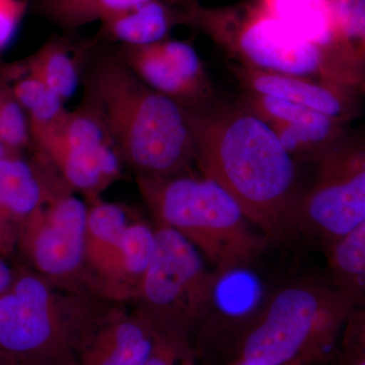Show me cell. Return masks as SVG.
<instances>
[{"label":"cell","instance_id":"obj_1","mask_svg":"<svg viewBox=\"0 0 365 365\" xmlns=\"http://www.w3.org/2000/svg\"><path fill=\"white\" fill-rule=\"evenodd\" d=\"M203 176L272 239L292 228L297 169L275 129L249 107L185 108Z\"/></svg>","mask_w":365,"mask_h":365},{"label":"cell","instance_id":"obj_2","mask_svg":"<svg viewBox=\"0 0 365 365\" xmlns=\"http://www.w3.org/2000/svg\"><path fill=\"white\" fill-rule=\"evenodd\" d=\"M86 101L100 113L120 155L137 174H184L196 160L185 107L146 86L119 56L93 64Z\"/></svg>","mask_w":365,"mask_h":365},{"label":"cell","instance_id":"obj_3","mask_svg":"<svg viewBox=\"0 0 365 365\" xmlns=\"http://www.w3.org/2000/svg\"><path fill=\"white\" fill-rule=\"evenodd\" d=\"M88 287L18 269L0 295V353L16 365H76L96 331L118 311Z\"/></svg>","mask_w":365,"mask_h":365},{"label":"cell","instance_id":"obj_4","mask_svg":"<svg viewBox=\"0 0 365 365\" xmlns=\"http://www.w3.org/2000/svg\"><path fill=\"white\" fill-rule=\"evenodd\" d=\"M137 186L157 225L173 228L212 264L220 276L245 268L265 239L251 228L232 196L203 176L137 174Z\"/></svg>","mask_w":365,"mask_h":365},{"label":"cell","instance_id":"obj_5","mask_svg":"<svg viewBox=\"0 0 365 365\" xmlns=\"http://www.w3.org/2000/svg\"><path fill=\"white\" fill-rule=\"evenodd\" d=\"M332 282L304 280L271 295L245 331L241 365H307L324 359L354 309Z\"/></svg>","mask_w":365,"mask_h":365},{"label":"cell","instance_id":"obj_6","mask_svg":"<svg viewBox=\"0 0 365 365\" xmlns=\"http://www.w3.org/2000/svg\"><path fill=\"white\" fill-rule=\"evenodd\" d=\"M155 247L135 300L137 313L148 319L160 337L190 351V338L212 307L220 282L217 272L182 235L155 225Z\"/></svg>","mask_w":365,"mask_h":365},{"label":"cell","instance_id":"obj_7","mask_svg":"<svg viewBox=\"0 0 365 365\" xmlns=\"http://www.w3.org/2000/svg\"><path fill=\"white\" fill-rule=\"evenodd\" d=\"M185 25L196 26L228 48L244 66L299 78H321L344 86L323 49L290 30L255 2L237 9H212L191 0Z\"/></svg>","mask_w":365,"mask_h":365},{"label":"cell","instance_id":"obj_8","mask_svg":"<svg viewBox=\"0 0 365 365\" xmlns=\"http://www.w3.org/2000/svg\"><path fill=\"white\" fill-rule=\"evenodd\" d=\"M317 158L316 182L297 199L292 227L330 248L365 220V144L344 135Z\"/></svg>","mask_w":365,"mask_h":365},{"label":"cell","instance_id":"obj_9","mask_svg":"<svg viewBox=\"0 0 365 365\" xmlns=\"http://www.w3.org/2000/svg\"><path fill=\"white\" fill-rule=\"evenodd\" d=\"M88 211V204L64 182L53 190L19 232L16 246L33 271L60 284L90 288L86 269Z\"/></svg>","mask_w":365,"mask_h":365},{"label":"cell","instance_id":"obj_10","mask_svg":"<svg viewBox=\"0 0 365 365\" xmlns=\"http://www.w3.org/2000/svg\"><path fill=\"white\" fill-rule=\"evenodd\" d=\"M118 56L146 86L182 107L193 109L211 103L212 90L200 57L184 41L168 39L141 47L121 46Z\"/></svg>","mask_w":365,"mask_h":365},{"label":"cell","instance_id":"obj_11","mask_svg":"<svg viewBox=\"0 0 365 365\" xmlns=\"http://www.w3.org/2000/svg\"><path fill=\"white\" fill-rule=\"evenodd\" d=\"M42 158V157H41ZM46 165L29 163L20 155L0 160V254L14 251L21 225L43 205L53 190L63 184L54 180Z\"/></svg>","mask_w":365,"mask_h":365},{"label":"cell","instance_id":"obj_12","mask_svg":"<svg viewBox=\"0 0 365 365\" xmlns=\"http://www.w3.org/2000/svg\"><path fill=\"white\" fill-rule=\"evenodd\" d=\"M249 107L275 129L292 155L318 158L344 134L342 122L289 101L252 93Z\"/></svg>","mask_w":365,"mask_h":365},{"label":"cell","instance_id":"obj_13","mask_svg":"<svg viewBox=\"0 0 365 365\" xmlns=\"http://www.w3.org/2000/svg\"><path fill=\"white\" fill-rule=\"evenodd\" d=\"M237 72L252 93L289 101L342 123L349 121L359 111V102L353 95L354 90L347 86L259 71L248 66L242 67Z\"/></svg>","mask_w":365,"mask_h":365},{"label":"cell","instance_id":"obj_14","mask_svg":"<svg viewBox=\"0 0 365 365\" xmlns=\"http://www.w3.org/2000/svg\"><path fill=\"white\" fill-rule=\"evenodd\" d=\"M155 247V227L131 222L107 260L88 277L91 289L109 302L135 300Z\"/></svg>","mask_w":365,"mask_h":365},{"label":"cell","instance_id":"obj_15","mask_svg":"<svg viewBox=\"0 0 365 365\" xmlns=\"http://www.w3.org/2000/svg\"><path fill=\"white\" fill-rule=\"evenodd\" d=\"M158 335L140 314L118 311L96 331L76 365H145Z\"/></svg>","mask_w":365,"mask_h":365},{"label":"cell","instance_id":"obj_16","mask_svg":"<svg viewBox=\"0 0 365 365\" xmlns=\"http://www.w3.org/2000/svg\"><path fill=\"white\" fill-rule=\"evenodd\" d=\"M69 189L97 199L121 174V155L115 144L96 148L50 145L40 150Z\"/></svg>","mask_w":365,"mask_h":365},{"label":"cell","instance_id":"obj_17","mask_svg":"<svg viewBox=\"0 0 365 365\" xmlns=\"http://www.w3.org/2000/svg\"><path fill=\"white\" fill-rule=\"evenodd\" d=\"M182 6L163 0L146 2L101 21L98 36L128 47L162 42L170 39L175 26L184 24Z\"/></svg>","mask_w":365,"mask_h":365},{"label":"cell","instance_id":"obj_18","mask_svg":"<svg viewBox=\"0 0 365 365\" xmlns=\"http://www.w3.org/2000/svg\"><path fill=\"white\" fill-rule=\"evenodd\" d=\"M276 20L323 49L337 68V24L331 0H254Z\"/></svg>","mask_w":365,"mask_h":365},{"label":"cell","instance_id":"obj_19","mask_svg":"<svg viewBox=\"0 0 365 365\" xmlns=\"http://www.w3.org/2000/svg\"><path fill=\"white\" fill-rule=\"evenodd\" d=\"M150 1L155 0H36L34 9L41 18L64 32H76ZM163 1L185 6L190 0Z\"/></svg>","mask_w":365,"mask_h":365},{"label":"cell","instance_id":"obj_20","mask_svg":"<svg viewBox=\"0 0 365 365\" xmlns=\"http://www.w3.org/2000/svg\"><path fill=\"white\" fill-rule=\"evenodd\" d=\"M338 31L336 61L346 78L365 91V0H331Z\"/></svg>","mask_w":365,"mask_h":365},{"label":"cell","instance_id":"obj_21","mask_svg":"<svg viewBox=\"0 0 365 365\" xmlns=\"http://www.w3.org/2000/svg\"><path fill=\"white\" fill-rule=\"evenodd\" d=\"M88 204L86 232V277L97 271L121 240L132 220L120 204L93 199Z\"/></svg>","mask_w":365,"mask_h":365},{"label":"cell","instance_id":"obj_22","mask_svg":"<svg viewBox=\"0 0 365 365\" xmlns=\"http://www.w3.org/2000/svg\"><path fill=\"white\" fill-rule=\"evenodd\" d=\"M11 88V95L28 113L31 136L35 143L56 130L68 111L64 100L36 74L26 71Z\"/></svg>","mask_w":365,"mask_h":365},{"label":"cell","instance_id":"obj_23","mask_svg":"<svg viewBox=\"0 0 365 365\" xmlns=\"http://www.w3.org/2000/svg\"><path fill=\"white\" fill-rule=\"evenodd\" d=\"M331 282L352 300L365 299V220L329 248Z\"/></svg>","mask_w":365,"mask_h":365},{"label":"cell","instance_id":"obj_24","mask_svg":"<svg viewBox=\"0 0 365 365\" xmlns=\"http://www.w3.org/2000/svg\"><path fill=\"white\" fill-rule=\"evenodd\" d=\"M26 69L39 76L64 101L76 93L81 81L78 59L68 44L56 38L40 48L26 64Z\"/></svg>","mask_w":365,"mask_h":365},{"label":"cell","instance_id":"obj_25","mask_svg":"<svg viewBox=\"0 0 365 365\" xmlns=\"http://www.w3.org/2000/svg\"><path fill=\"white\" fill-rule=\"evenodd\" d=\"M30 121L26 111L11 93L0 109V140L16 155L26 148L31 138Z\"/></svg>","mask_w":365,"mask_h":365},{"label":"cell","instance_id":"obj_26","mask_svg":"<svg viewBox=\"0 0 365 365\" xmlns=\"http://www.w3.org/2000/svg\"><path fill=\"white\" fill-rule=\"evenodd\" d=\"M343 357H365V299L354 307L342 333Z\"/></svg>","mask_w":365,"mask_h":365},{"label":"cell","instance_id":"obj_27","mask_svg":"<svg viewBox=\"0 0 365 365\" xmlns=\"http://www.w3.org/2000/svg\"><path fill=\"white\" fill-rule=\"evenodd\" d=\"M26 7V0H0V50L13 39Z\"/></svg>","mask_w":365,"mask_h":365},{"label":"cell","instance_id":"obj_28","mask_svg":"<svg viewBox=\"0 0 365 365\" xmlns=\"http://www.w3.org/2000/svg\"><path fill=\"white\" fill-rule=\"evenodd\" d=\"M188 355L175 343L158 336L157 345L145 365H178L180 359H186Z\"/></svg>","mask_w":365,"mask_h":365},{"label":"cell","instance_id":"obj_29","mask_svg":"<svg viewBox=\"0 0 365 365\" xmlns=\"http://www.w3.org/2000/svg\"><path fill=\"white\" fill-rule=\"evenodd\" d=\"M16 269L11 267L6 256L0 254V295L11 287L16 276Z\"/></svg>","mask_w":365,"mask_h":365},{"label":"cell","instance_id":"obj_30","mask_svg":"<svg viewBox=\"0 0 365 365\" xmlns=\"http://www.w3.org/2000/svg\"><path fill=\"white\" fill-rule=\"evenodd\" d=\"M13 155H16V153H13L9 148L0 140V160H4V158L13 157Z\"/></svg>","mask_w":365,"mask_h":365},{"label":"cell","instance_id":"obj_31","mask_svg":"<svg viewBox=\"0 0 365 365\" xmlns=\"http://www.w3.org/2000/svg\"><path fill=\"white\" fill-rule=\"evenodd\" d=\"M343 365H365V357H344Z\"/></svg>","mask_w":365,"mask_h":365},{"label":"cell","instance_id":"obj_32","mask_svg":"<svg viewBox=\"0 0 365 365\" xmlns=\"http://www.w3.org/2000/svg\"><path fill=\"white\" fill-rule=\"evenodd\" d=\"M9 93H11V90L0 83V109H1V106L4 104V101H6Z\"/></svg>","mask_w":365,"mask_h":365},{"label":"cell","instance_id":"obj_33","mask_svg":"<svg viewBox=\"0 0 365 365\" xmlns=\"http://www.w3.org/2000/svg\"><path fill=\"white\" fill-rule=\"evenodd\" d=\"M0 365H16L14 364L13 360H11L9 359V357H6V355L2 354V353H0Z\"/></svg>","mask_w":365,"mask_h":365}]
</instances>
